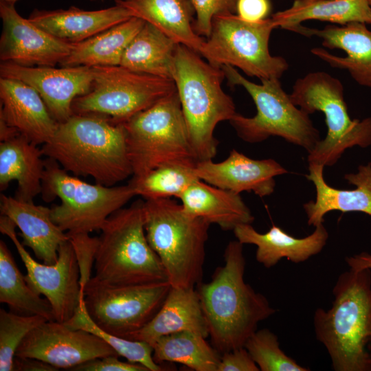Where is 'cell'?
Here are the masks:
<instances>
[{
	"mask_svg": "<svg viewBox=\"0 0 371 371\" xmlns=\"http://www.w3.org/2000/svg\"><path fill=\"white\" fill-rule=\"evenodd\" d=\"M0 98V120L37 146L52 139L58 123L32 87L20 80L1 77Z\"/></svg>",
	"mask_w": 371,
	"mask_h": 371,
	"instance_id": "cell-19",
	"label": "cell"
},
{
	"mask_svg": "<svg viewBox=\"0 0 371 371\" xmlns=\"http://www.w3.org/2000/svg\"><path fill=\"white\" fill-rule=\"evenodd\" d=\"M245 347L237 348L221 354L217 371H259Z\"/></svg>",
	"mask_w": 371,
	"mask_h": 371,
	"instance_id": "cell-40",
	"label": "cell"
},
{
	"mask_svg": "<svg viewBox=\"0 0 371 371\" xmlns=\"http://www.w3.org/2000/svg\"><path fill=\"white\" fill-rule=\"evenodd\" d=\"M332 306L313 316L317 339L335 371H371V270L350 269L333 286Z\"/></svg>",
	"mask_w": 371,
	"mask_h": 371,
	"instance_id": "cell-3",
	"label": "cell"
},
{
	"mask_svg": "<svg viewBox=\"0 0 371 371\" xmlns=\"http://www.w3.org/2000/svg\"><path fill=\"white\" fill-rule=\"evenodd\" d=\"M1 1H5V2H8V3H15V2L17 1L18 0H1Z\"/></svg>",
	"mask_w": 371,
	"mask_h": 371,
	"instance_id": "cell-44",
	"label": "cell"
},
{
	"mask_svg": "<svg viewBox=\"0 0 371 371\" xmlns=\"http://www.w3.org/2000/svg\"><path fill=\"white\" fill-rule=\"evenodd\" d=\"M178 45L145 22L125 49L120 65L131 71L172 79Z\"/></svg>",
	"mask_w": 371,
	"mask_h": 371,
	"instance_id": "cell-30",
	"label": "cell"
},
{
	"mask_svg": "<svg viewBox=\"0 0 371 371\" xmlns=\"http://www.w3.org/2000/svg\"><path fill=\"white\" fill-rule=\"evenodd\" d=\"M311 53L333 67L346 69L359 85L371 88V54L358 57H340L321 47H314Z\"/></svg>",
	"mask_w": 371,
	"mask_h": 371,
	"instance_id": "cell-37",
	"label": "cell"
},
{
	"mask_svg": "<svg viewBox=\"0 0 371 371\" xmlns=\"http://www.w3.org/2000/svg\"><path fill=\"white\" fill-rule=\"evenodd\" d=\"M194 171L207 183L237 194L253 192L260 197L271 194L276 187L275 177L288 173L273 159H254L236 149L221 162L198 161Z\"/></svg>",
	"mask_w": 371,
	"mask_h": 371,
	"instance_id": "cell-18",
	"label": "cell"
},
{
	"mask_svg": "<svg viewBox=\"0 0 371 371\" xmlns=\"http://www.w3.org/2000/svg\"><path fill=\"white\" fill-rule=\"evenodd\" d=\"M243 247L237 240L229 241L224 265L196 288L212 345L221 354L244 347L258 324L276 312L264 295L245 282Z\"/></svg>",
	"mask_w": 371,
	"mask_h": 371,
	"instance_id": "cell-1",
	"label": "cell"
},
{
	"mask_svg": "<svg viewBox=\"0 0 371 371\" xmlns=\"http://www.w3.org/2000/svg\"><path fill=\"white\" fill-rule=\"evenodd\" d=\"M16 225L7 216L0 217V232L10 238L27 270L25 279L37 293L51 304L56 321L65 323L76 313L83 291L77 256L69 240L62 243L53 265L39 263L26 251L15 232Z\"/></svg>",
	"mask_w": 371,
	"mask_h": 371,
	"instance_id": "cell-14",
	"label": "cell"
},
{
	"mask_svg": "<svg viewBox=\"0 0 371 371\" xmlns=\"http://www.w3.org/2000/svg\"><path fill=\"white\" fill-rule=\"evenodd\" d=\"M45 318L0 309V371H12L16 351L25 336Z\"/></svg>",
	"mask_w": 371,
	"mask_h": 371,
	"instance_id": "cell-36",
	"label": "cell"
},
{
	"mask_svg": "<svg viewBox=\"0 0 371 371\" xmlns=\"http://www.w3.org/2000/svg\"><path fill=\"white\" fill-rule=\"evenodd\" d=\"M271 9L269 0H238L236 13L243 20L257 22L267 19Z\"/></svg>",
	"mask_w": 371,
	"mask_h": 371,
	"instance_id": "cell-41",
	"label": "cell"
},
{
	"mask_svg": "<svg viewBox=\"0 0 371 371\" xmlns=\"http://www.w3.org/2000/svg\"><path fill=\"white\" fill-rule=\"evenodd\" d=\"M148 242L172 287L196 288L202 281L210 223L187 212L171 198L145 200Z\"/></svg>",
	"mask_w": 371,
	"mask_h": 371,
	"instance_id": "cell-6",
	"label": "cell"
},
{
	"mask_svg": "<svg viewBox=\"0 0 371 371\" xmlns=\"http://www.w3.org/2000/svg\"><path fill=\"white\" fill-rule=\"evenodd\" d=\"M144 203L137 201L122 207L104 223L98 237L93 281L111 286L168 281L146 236Z\"/></svg>",
	"mask_w": 371,
	"mask_h": 371,
	"instance_id": "cell-5",
	"label": "cell"
},
{
	"mask_svg": "<svg viewBox=\"0 0 371 371\" xmlns=\"http://www.w3.org/2000/svg\"><path fill=\"white\" fill-rule=\"evenodd\" d=\"M1 77L20 80L41 95L54 119L61 123L73 114L74 100L88 93L94 78L93 67L23 66L1 62Z\"/></svg>",
	"mask_w": 371,
	"mask_h": 371,
	"instance_id": "cell-16",
	"label": "cell"
},
{
	"mask_svg": "<svg viewBox=\"0 0 371 371\" xmlns=\"http://www.w3.org/2000/svg\"><path fill=\"white\" fill-rule=\"evenodd\" d=\"M64 324L70 328L85 330L97 335L112 347L119 357H123L132 363H140L149 371L167 370L154 361L153 348L148 343L118 337L100 328L88 314L84 302V295L81 297L74 315Z\"/></svg>",
	"mask_w": 371,
	"mask_h": 371,
	"instance_id": "cell-34",
	"label": "cell"
},
{
	"mask_svg": "<svg viewBox=\"0 0 371 371\" xmlns=\"http://www.w3.org/2000/svg\"><path fill=\"white\" fill-rule=\"evenodd\" d=\"M179 199L187 212L216 224L225 231H233L239 225L251 224L254 221L240 194L201 179L190 185Z\"/></svg>",
	"mask_w": 371,
	"mask_h": 371,
	"instance_id": "cell-26",
	"label": "cell"
},
{
	"mask_svg": "<svg viewBox=\"0 0 371 371\" xmlns=\"http://www.w3.org/2000/svg\"><path fill=\"white\" fill-rule=\"evenodd\" d=\"M290 97L306 113L322 112L327 133L308 153V164L331 166L348 148L371 145V117L351 119L344 100L341 81L324 71H316L298 78Z\"/></svg>",
	"mask_w": 371,
	"mask_h": 371,
	"instance_id": "cell-9",
	"label": "cell"
},
{
	"mask_svg": "<svg viewBox=\"0 0 371 371\" xmlns=\"http://www.w3.org/2000/svg\"><path fill=\"white\" fill-rule=\"evenodd\" d=\"M244 347L261 371H308L286 355L276 334L267 328L256 330Z\"/></svg>",
	"mask_w": 371,
	"mask_h": 371,
	"instance_id": "cell-35",
	"label": "cell"
},
{
	"mask_svg": "<svg viewBox=\"0 0 371 371\" xmlns=\"http://www.w3.org/2000/svg\"><path fill=\"white\" fill-rule=\"evenodd\" d=\"M171 286L168 281L111 286L90 278L82 286V291L84 302L91 319L106 332L126 338L155 317Z\"/></svg>",
	"mask_w": 371,
	"mask_h": 371,
	"instance_id": "cell-13",
	"label": "cell"
},
{
	"mask_svg": "<svg viewBox=\"0 0 371 371\" xmlns=\"http://www.w3.org/2000/svg\"><path fill=\"white\" fill-rule=\"evenodd\" d=\"M132 16L128 10L115 4L97 10H85L75 6L54 10H35L28 19L56 38L76 43Z\"/></svg>",
	"mask_w": 371,
	"mask_h": 371,
	"instance_id": "cell-23",
	"label": "cell"
},
{
	"mask_svg": "<svg viewBox=\"0 0 371 371\" xmlns=\"http://www.w3.org/2000/svg\"><path fill=\"white\" fill-rule=\"evenodd\" d=\"M181 331H192L207 338L209 330L196 288L171 289L159 311L142 329L126 339L153 346L161 337Z\"/></svg>",
	"mask_w": 371,
	"mask_h": 371,
	"instance_id": "cell-24",
	"label": "cell"
},
{
	"mask_svg": "<svg viewBox=\"0 0 371 371\" xmlns=\"http://www.w3.org/2000/svg\"><path fill=\"white\" fill-rule=\"evenodd\" d=\"M225 78L231 85L241 86L249 94L256 114L248 117L236 113L229 121L238 136L248 143L280 137L310 153L319 142V131L309 115L296 106L282 89L280 79H262L256 84L245 78L230 65H223Z\"/></svg>",
	"mask_w": 371,
	"mask_h": 371,
	"instance_id": "cell-8",
	"label": "cell"
},
{
	"mask_svg": "<svg viewBox=\"0 0 371 371\" xmlns=\"http://www.w3.org/2000/svg\"><path fill=\"white\" fill-rule=\"evenodd\" d=\"M368 3H369V4H370V5L371 7V0H368Z\"/></svg>",
	"mask_w": 371,
	"mask_h": 371,
	"instance_id": "cell-45",
	"label": "cell"
},
{
	"mask_svg": "<svg viewBox=\"0 0 371 371\" xmlns=\"http://www.w3.org/2000/svg\"><path fill=\"white\" fill-rule=\"evenodd\" d=\"M145 21L138 17L118 23L88 39L73 43L62 67L118 66L123 54Z\"/></svg>",
	"mask_w": 371,
	"mask_h": 371,
	"instance_id": "cell-28",
	"label": "cell"
},
{
	"mask_svg": "<svg viewBox=\"0 0 371 371\" xmlns=\"http://www.w3.org/2000/svg\"><path fill=\"white\" fill-rule=\"evenodd\" d=\"M0 16L1 62L53 67L60 63L71 51L73 43L56 38L21 16L14 3L1 1Z\"/></svg>",
	"mask_w": 371,
	"mask_h": 371,
	"instance_id": "cell-17",
	"label": "cell"
},
{
	"mask_svg": "<svg viewBox=\"0 0 371 371\" xmlns=\"http://www.w3.org/2000/svg\"><path fill=\"white\" fill-rule=\"evenodd\" d=\"M119 356L110 355L85 362L71 370L73 371H149L140 363L122 361Z\"/></svg>",
	"mask_w": 371,
	"mask_h": 371,
	"instance_id": "cell-39",
	"label": "cell"
},
{
	"mask_svg": "<svg viewBox=\"0 0 371 371\" xmlns=\"http://www.w3.org/2000/svg\"><path fill=\"white\" fill-rule=\"evenodd\" d=\"M0 210L20 229L23 246L43 263L56 262L60 245L69 238L52 221L51 208L1 194Z\"/></svg>",
	"mask_w": 371,
	"mask_h": 371,
	"instance_id": "cell-21",
	"label": "cell"
},
{
	"mask_svg": "<svg viewBox=\"0 0 371 371\" xmlns=\"http://www.w3.org/2000/svg\"><path fill=\"white\" fill-rule=\"evenodd\" d=\"M324 168L321 164H308L306 177L314 184L316 197L303 205L308 225L315 227L324 223V216L333 210L359 212L371 216V163L360 165L357 172L344 175L349 183L356 186L352 190L329 186L324 177Z\"/></svg>",
	"mask_w": 371,
	"mask_h": 371,
	"instance_id": "cell-20",
	"label": "cell"
},
{
	"mask_svg": "<svg viewBox=\"0 0 371 371\" xmlns=\"http://www.w3.org/2000/svg\"><path fill=\"white\" fill-rule=\"evenodd\" d=\"M91 1H95V0H91Z\"/></svg>",
	"mask_w": 371,
	"mask_h": 371,
	"instance_id": "cell-46",
	"label": "cell"
},
{
	"mask_svg": "<svg viewBox=\"0 0 371 371\" xmlns=\"http://www.w3.org/2000/svg\"><path fill=\"white\" fill-rule=\"evenodd\" d=\"M224 78L221 67L211 65L187 46L178 45L172 79L198 161L215 157L218 144L215 128L236 113L232 98L221 87Z\"/></svg>",
	"mask_w": 371,
	"mask_h": 371,
	"instance_id": "cell-4",
	"label": "cell"
},
{
	"mask_svg": "<svg viewBox=\"0 0 371 371\" xmlns=\"http://www.w3.org/2000/svg\"><path fill=\"white\" fill-rule=\"evenodd\" d=\"M0 302L6 304L13 313L56 321L51 304L28 285L3 240H0Z\"/></svg>",
	"mask_w": 371,
	"mask_h": 371,
	"instance_id": "cell-32",
	"label": "cell"
},
{
	"mask_svg": "<svg viewBox=\"0 0 371 371\" xmlns=\"http://www.w3.org/2000/svg\"><path fill=\"white\" fill-rule=\"evenodd\" d=\"M133 16L151 24L179 44L200 53L205 40L193 26L195 12L190 0H115Z\"/></svg>",
	"mask_w": 371,
	"mask_h": 371,
	"instance_id": "cell-25",
	"label": "cell"
},
{
	"mask_svg": "<svg viewBox=\"0 0 371 371\" xmlns=\"http://www.w3.org/2000/svg\"><path fill=\"white\" fill-rule=\"evenodd\" d=\"M195 166L169 164L159 166L141 177H133L128 182L135 195L145 200L171 198L180 199L195 181L199 179Z\"/></svg>",
	"mask_w": 371,
	"mask_h": 371,
	"instance_id": "cell-33",
	"label": "cell"
},
{
	"mask_svg": "<svg viewBox=\"0 0 371 371\" xmlns=\"http://www.w3.org/2000/svg\"><path fill=\"white\" fill-rule=\"evenodd\" d=\"M271 18L277 27L292 32L308 20L341 25L352 22L371 25V7L368 0H294L289 8Z\"/></svg>",
	"mask_w": 371,
	"mask_h": 371,
	"instance_id": "cell-29",
	"label": "cell"
},
{
	"mask_svg": "<svg viewBox=\"0 0 371 371\" xmlns=\"http://www.w3.org/2000/svg\"><path fill=\"white\" fill-rule=\"evenodd\" d=\"M110 355L119 356L97 335L57 321H45L32 329L15 353L45 361L58 370H71L89 360Z\"/></svg>",
	"mask_w": 371,
	"mask_h": 371,
	"instance_id": "cell-15",
	"label": "cell"
},
{
	"mask_svg": "<svg viewBox=\"0 0 371 371\" xmlns=\"http://www.w3.org/2000/svg\"><path fill=\"white\" fill-rule=\"evenodd\" d=\"M90 91L72 104L76 114H95L122 124L175 91L172 79L136 72L118 66L94 67Z\"/></svg>",
	"mask_w": 371,
	"mask_h": 371,
	"instance_id": "cell-12",
	"label": "cell"
},
{
	"mask_svg": "<svg viewBox=\"0 0 371 371\" xmlns=\"http://www.w3.org/2000/svg\"><path fill=\"white\" fill-rule=\"evenodd\" d=\"M276 27L271 18L250 22L236 14L217 15L199 54L218 67L230 65L260 80L280 79L289 64L270 53L269 38Z\"/></svg>",
	"mask_w": 371,
	"mask_h": 371,
	"instance_id": "cell-11",
	"label": "cell"
},
{
	"mask_svg": "<svg viewBox=\"0 0 371 371\" xmlns=\"http://www.w3.org/2000/svg\"><path fill=\"white\" fill-rule=\"evenodd\" d=\"M201 335L181 331L159 338L152 346L158 363H177L196 371H217L221 354Z\"/></svg>",
	"mask_w": 371,
	"mask_h": 371,
	"instance_id": "cell-31",
	"label": "cell"
},
{
	"mask_svg": "<svg viewBox=\"0 0 371 371\" xmlns=\"http://www.w3.org/2000/svg\"><path fill=\"white\" fill-rule=\"evenodd\" d=\"M350 269L360 270L368 269L371 270V254L368 252H361L345 259Z\"/></svg>",
	"mask_w": 371,
	"mask_h": 371,
	"instance_id": "cell-43",
	"label": "cell"
},
{
	"mask_svg": "<svg viewBox=\"0 0 371 371\" xmlns=\"http://www.w3.org/2000/svg\"><path fill=\"white\" fill-rule=\"evenodd\" d=\"M237 240L243 245L256 246V259L266 268H271L282 258L300 263L319 254L328 238L324 223L315 227L310 235L298 238L273 225L268 232L261 234L251 224H241L233 230Z\"/></svg>",
	"mask_w": 371,
	"mask_h": 371,
	"instance_id": "cell-22",
	"label": "cell"
},
{
	"mask_svg": "<svg viewBox=\"0 0 371 371\" xmlns=\"http://www.w3.org/2000/svg\"><path fill=\"white\" fill-rule=\"evenodd\" d=\"M41 148L21 135L0 142V189H6L12 181L17 182L15 198L24 201L42 192L45 170Z\"/></svg>",
	"mask_w": 371,
	"mask_h": 371,
	"instance_id": "cell-27",
	"label": "cell"
},
{
	"mask_svg": "<svg viewBox=\"0 0 371 371\" xmlns=\"http://www.w3.org/2000/svg\"><path fill=\"white\" fill-rule=\"evenodd\" d=\"M122 124L133 177L166 164L198 162L177 90Z\"/></svg>",
	"mask_w": 371,
	"mask_h": 371,
	"instance_id": "cell-7",
	"label": "cell"
},
{
	"mask_svg": "<svg viewBox=\"0 0 371 371\" xmlns=\"http://www.w3.org/2000/svg\"><path fill=\"white\" fill-rule=\"evenodd\" d=\"M43 155L68 172L113 186L133 175L122 124L95 114H76L58 123Z\"/></svg>",
	"mask_w": 371,
	"mask_h": 371,
	"instance_id": "cell-2",
	"label": "cell"
},
{
	"mask_svg": "<svg viewBox=\"0 0 371 371\" xmlns=\"http://www.w3.org/2000/svg\"><path fill=\"white\" fill-rule=\"evenodd\" d=\"M56 368L41 360L15 356L12 371H56Z\"/></svg>",
	"mask_w": 371,
	"mask_h": 371,
	"instance_id": "cell-42",
	"label": "cell"
},
{
	"mask_svg": "<svg viewBox=\"0 0 371 371\" xmlns=\"http://www.w3.org/2000/svg\"><path fill=\"white\" fill-rule=\"evenodd\" d=\"M238 0H190L196 18L193 26L200 36H210L214 16L224 14H235Z\"/></svg>",
	"mask_w": 371,
	"mask_h": 371,
	"instance_id": "cell-38",
	"label": "cell"
},
{
	"mask_svg": "<svg viewBox=\"0 0 371 371\" xmlns=\"http://www.w3.org/2000/svg\"><path fill=\"white\" fill-rule=\"evenodd\" d=\"M42 196L49 202L58 197L59 205L51 207V217L68 236L100 230L107 218L136 196L132 187L91 184L69 175L55 160L44 159Z\"/></svg>",
	"mask_w": 371,
	"mask_h": 371,
	"instance_id": "cell-10",
	"label": "cell"
}]
</instances>
